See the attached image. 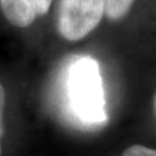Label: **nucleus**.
Listing matches in <instances>:
<instances>
[{"mask_svg": "<svg viewBox=\"0 0 156 156\" xmlns=\"http://www.w3.org/2000/svg\"><path fill=\"white\" fill-rule=\"evenodd\" d=\"M61 91L66 109L77 122L86 126L105 124L103 78L94 57L82 55L68 60L61 73Z\"/></svg>", "mask_w": 156, "mask_h": 156, "instance_id": "f257e3e1", "label": "nucleus"}, {"mask_svg": "<svg viewBox=\"0 0 156 156\" xmlns=\"http://www.w3.org/2000/svg\"><path fill=\"white\" fill-rule=\"evenodd\" d=\"M104 13L105 0H60L57 31L66 41H80L99 25Z\"/></svg>", "mask_w": 156, "mask_h": 156, "instance_id": "f03ea898", "label": "nucleus"}, {"mask_svg": "<svg viewBox=\"0 0 156 156\" xmlns=\"http://www.w3.org/2000/svg\"><path fill=\"white\" fill-rule=\"evenodd\" d=\"M52 0H0V8L9 23L27 27L37 17L48 12Z\"/></svg>", "mask_w": 156, "mask_h": 156, "instance_id": "7ed1b4c3", "label": "nucleus"}, {"mask_svg": "<svg viewBox=\"0 0 156 156\" xmlns=\"http://www.w3.org/2000/svg\"><path fill=\"white\" fill-rule=\"evenodd\" d=\"M135 0H105V16L111 21L124 18Z\"/></svg>", "mask_w": 156, "mask_h": 156, "instance_id": "20e7f679", "label": "nucleus"}, {"mask_svg": "<svg viewBox=\"0 0 156 156\" xmlns=\"http://www.w3.org/2000/svg\"><path fill=\"white\" fill-rule=\"evenodd\" d=\"M121 156H156V150L142 144H133L126 148Z\"/></svg>", "mask_w": 156, "mask_h": 156, "instance_id": "39448f33", "label": "nucleus"}, {"mask_svg": "<svg viewBox=\"0 0 156 156\" xmlns=\"http://www.w3.org/2000/svg\"><path fill=\"white\" fill-rule=\"evenodd\" d=\"M4 108H5V90L0 83V156H2V139L4 135Z\"/></svg>", "mask_w": 156, "mask_h": 156, "instance_id": "423d86ee", "label": "nucleus"}, {"mask_svg": "<svg viewBox=\"0 0 156 156\" xmlns=\"http://www.w3.org/2000/svg\"><path fill=\"white\" fill-rule=\"evenodd\" d=\"M154 108H155V113H156V94H155V99H154Z\"/></svg>", "mask_w": 156, "mask_h": 156, "instance_id": "0eeeda50", "label": "nucleus"}]
</instances>
